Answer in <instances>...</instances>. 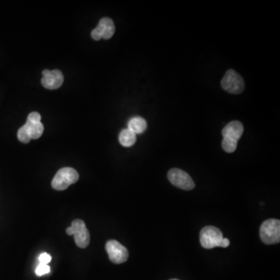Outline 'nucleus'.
Segmentation results:
<instances>
[{
    "label": "nucleus",
    "instance_id": "nucleus-1",
    "mask_svg": "<svg viewBox=\"0 0 280 280\" xmlns=\"http://www.w3.org/2000/svg\"><path fill=\"white\" fill-rule=\"evenodd\" d=\"M244 132L242 122L233 121L226 125L222 131V147L227 153H234L238 147V140Z\"/></svg>",
    "mask_w": 280,
    "mask_h": 280
},
{
    "label": "nucleus",
    "instance_id": "nucleus-2",
    "mask_svg": "<svg viewBox=\"0 0 280 280\" xmlns=\"http://www.w3.org/2000/svg\"><path fill=\"white\" fill-rule=\"evenodd\" d=\"M200 243L204 249H212L216 247L228 248L230 241L228 238H224L222 232L219 228L207 226L200 232Z\"/></svg>",
    "mask_w": 280,
    "mask_h": 280
},
{
    "label": "nucleus",
    "instance_id": "nucleus-3",
    "mask_svg": "<svg viewBox=\"0 0 280 280\" xmlns=\"http://www.w3.org/2000/svg\"><path fill=\"white\" fill-rule=\"evenodd\" d=\"M260 237L266 245H275L280 242V221L270 219L264 221L260 228Z\"/></svg>",
    "mask_w": 280,
    "mask_h": 280
},
{
    "label": "nucleus",
    "instance_id": "nucleus-4",
    "mask_svg": "<svg viewBox=\"0 0 280 280\" xmlns=\"http://www.w3.org/2000/svg\"><path fill=\"white\" fill-rule=\"evenodd\" d=\"M79 179V174L72 168L60 169L53 178L51 186L58 191H63L72 184L76 183Z\"/></svg>",
    "mask_w": 280,
    "mask_h": 280
},
{
    "label": "nucleus",
    "instance_id": "nucleus-5",
    "mask_svg": "<svg viewBox=\"0 0 280 280\" xmlns=\"http://www.w3.org/2000/svg\"><path fill=\"white\" fill-rule=\"evenodd\" d=\"M221 86L226 91L235 94L242 93L245 90L244 79L236 71L233 69L227 71L221 80Z\"/></svg>",
    "mask_w": 280,
    "mask_h": 280
},
{
    "label": "nucleus",
    "instance_id": "nucleus-6",
    "mask_svg": "<svg viewBox=\"0 0 280 280\" xmlns=\"http://www.w3.org/2000/svg\"><path fill=\"white\" fill-rule=\"evenodd\" d=\"M168 178L172 185L183 190H192L195 188V182L188 173L178 168L170 170Z\"/></svg>",
    "mask_w": 280,
    "mask_h": 280
},
{
    "label": "nucleus",
    "instance_id": "nucleus-7",
    "mask_svg": "<svg viewBox=\"0 0 280 280\" xmlns=\"http://www.w3.org/2000/svg\"><path fill=\"white\" fill-rule=\"evenodd\" d=\"M106 251L109 256L110 260L115 264H122L127 261L129 252L122 244L115 240L108 241L106 244Z\"/></svg>",
    "mask_w": 280,
    "mask_h": 280
},
{
    "label": "nucleus",
    "instance_id": "nucleus-8",
    "mask_svg": "<svg viewBox=\"0 0 280 280\" xmlns=\"http://www.w3.org/2000/svg\"><path fill=\"white\" fill-rule=\"evenodd\" d=\"M71 228L73 230L75 242L80 249H86L90 244V233L86 224L81 220H76L72 222Z\"/></svg>",
    "mask_w": 280,
    "mask_h": 280
},
{
    "label": "nucleus",
    "instance_id": "nucleus-9",
    "mask_svg": "<svg viewBox=\"0 0 280 280\" xmlns=\"http://www.w3.org/2000/svg\"><path fill=\"white\" fill-rule=\"evenodd\" d=\"M115 26L112 19L108 17H104L100 20L96 28L91 32V37L95 41H99L101 38L109 39L114 35Z\"/></svg>",
    "mask_w": 280,
    "mask_h": 280
},
{
    "label": "nucleus",
    "instance_id": "nucleus-10",
    "mask_svg": "<svg viewBox=\"0 0 280 280\" xmlns=\"http://www.w3.org/2000/svg\"><path fill=\"white\" fill-rule=\"evenodd\" d=\"M43 78L41 84L48 90H56L62 86L64 82V76L62 72L58 69L50 71L48 69L42 72Z\"/></svg>",
    "mask_w": 280,
    "mask_h": 280
},
{
    "label": "nucleus",
    "instance_id": "nucleus-11",
    "mask_svg": "<svg viewBox=\"0 0 280 280\" xmlns=\"http://www.w3.org/2000/svg\"><path fill=\"white\" fill-rule=\"evenodd\" d=\"M146 128H147L146 121L142 117H133L129 120L128 123V129L134 132L136 135L141 134L146 131Z\"/></svg>",
    "mask_w": 280,
    "mask_h": 280
},
{
    "label": "nucleus",
    "instance_id": "nucleus-12",
    "mask_svg": "<svg viewBox=\"0 0 280 280\" xmlns=\"http://www.w3.org/2000/svg\"><path fill=\"white\" fill-rule=\"evenodd\" d=\"M24 126L31 139H39L44 132V125L41 122H30L26 121Z\"/></svg>",
    "mask_w": 280,
    "mask_h": 280
},
{
    "label": "nucleus",
    "instance_id": "nucleus-13",
    "mask_svg": "<svg viewBox=\"0 0 280 280\" xmlns=\"http://www.w3.org/2000/svg\"><path fill=\"white\" fill-rule=\"evenodd\" d=\"M120 144L124 147H130L136 143V135L129 129H123L119 134Z\"/></svg>",
    "mask_w": 280,
    "mask_h": 280
},
{
    "label": "nucleus",
    "instance_id": "nucleus-14",
    "mask_svg": "<svg viewBox=\"0 0 280 280\" xmlns=\"http://www.w3.org/2000/svg\"><path fill=\"white\" fill-rule=\"evenodd\" d=\"M17 137L19 141L23 143H30V140H31L24 125H23V126L18 130Z\"/></svg>",
    "mask_w": 280,
    "mask_h": 280
},
{
    "label": "nucleus",
    "instance_id": "nucleus-15",
    "mask_svg": "<svg viewBox=\"0 0 280 280\" xmlns=\"http://www.w3.org/2000/svg\"><path fill=\"white\" fill-rule=\"evenodd\" d=\"M50 270L51 269L48 265L39 264L35 270L36 275L37 277H42V276L49 273Z\"/></svg>",
    "mask_w": 280,
    "mask_h": 280
},
{
    "label": "nucleus",
    "instance_id": "nucleus-16",
    "mask_svg": "<svg viewBox=\"0 0 280 280\" xmlns=\"http://www.w3.org/2000/svg\"><path fill=\"white\" fill-rule=\"evenodd\" d=\"M38 260L40 264L48 265L51 261V256L48 253L44 252V253L40 255Z\"/></svg>",
    "mask_w": 280,
    "mask_h": 280
},
{
    "label": "nucleus",
    "instance_id": "nucleus-17",
    "mask_svg": "<svg viewBox=\"0 0 280 280\" xmlns=\"http://www.w3.org/2000/svg\"><path fill=\"white\" fill-rule=\"evenodd\" d=\"M41 115L37 112H31L27 117L28 122H41Z\"/></svg>",
    "mask_w": 280,
    "mask_h": 280
},
{
    "label": "nucleus",
    "instance_id": "nucleus-18",
    "mask_svg": "<svg viewBox=\"0 0 280 280\" xmlns=\"http://www.w3.org/2000/svg\"><path fill=\"white\" fill-rule=\"evenodd\" d=\"M66 233H67L68 235H73V230L71 227H69L66 229Z\"/></svg>",
    "mask_w": 280,
    "mask_h": 280
},
{
    "label": "nucleus",
    "instance_id": "nucleus-19",
    "mask_svg": "<svg viewBox=\"0 0 280 280\" xmlns=\"http://www.w3.org/2000/svg\"><path fill=\"white\" fill-rule=\"evenodd\" d=\"M176 280V279H173V280Z\"/></svg>",
    "mask_w": 280,
    "mask_h": 280
}]
</instances>
